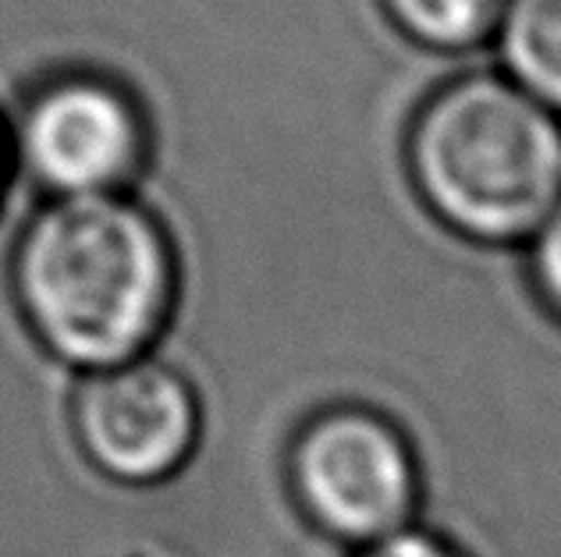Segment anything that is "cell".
<instances>
[{"mask_svg": "<svg viewBox=\"0 0 561 557\" xmlns=\"http://www.w3.org/2000/svg\"><path fill=\"white\" fill-rule=\"evenodd\" d=\"M512 0H380L402 36L431 50H466L501 28Z\"/></svg>", "mask_w": 561, "mask_h": 557, "instance_id": "cell-7", "label": "cell"}, {"mask_svg": "<svg viewBox=\"0 0 561 557\" xmlns=\"http://www.w3.org/2000/svg\"><path fill=\"white\" fill-rule=\"evenodd\" d=\"M405 164L426 210L459 239L529 245L561 207V114L512 76L466 71L423 100Z\"/></svg>", "mask_w": 561, "mask_h": 557, "instance_id": "cell-2", "label": "cell"}, {"mask_svg": "<svg viewBox=\"0 0 561 557\" xmlns=\"http://www.w3.org/2000/svg\"><path fill=\"white\" fill-rule=\"evenodd\" d=\"M71 433L100 476L122 487H157L196 454L203 405L179 365L146 356L79 380Z\"/></svg>", "mask_w": 561, "mask_h": 557, "instance_id": "cell-5", "label": "cell"}, {"mask_svg": "<svg viewBox=\"0 0 561 557\" xmlns=\"http://www.w3.org/2000/svg\"><path fill=\"white\" fill-rule=\"evenodd\" d=\"M8 167H11V131L4 128V121H0V193H4Z\"/></svg>", "mask_w": 561, "mask_h": 557, "instance_id": "cell-10", "label": "cell"}, {"mask_svg": "<svg viewBox=\"0 0 561 557\" xmlns=\"http://www.w3.org/2000/svg\"><path fill=\"white\" fill-rule=\"evenodd\" d=\"M529 277L540 302L554 313V320H561V207L529 239Z\"/></svg>", "mask_w": 561, "mask_h": 557, "instance_id": "cell-8", "label": "cell"}, {"mask_svg": "<svg viewBox=\"0 0 561 557\" xmlns=\"http://www.w3.org/2000/svg\"><path fill=\"white\" fill-rule=\"evenodd\" d=\"M497 39L505 76L561 114V0H512Z\"/></svg>", "mask_w": 561, "mask_h": 557, "instance_id": "cell-6", "label": "cell"}, {"mask_svg": "<svg viewBox=\"0 0 561 557\" xmlns=\"http://www.w3.org/2000/svg\"><path fill=\"white\" fill-rule=\"evenodd\" d=\"M352 557H466V554L455 547L451 539L437 536L431 530H420V525H412V530L383 539V544L363 547Z\"/></svg>", "mask_w": 561, "mask_h": 557, "instance_id": "cell-9", "label": "cell"}, {"mask_svg": "<svg viewBox=\"0 0 561 557\" xmlns=\"http://www.w3.org/2000/svg\"><path fill=\"white\" fill-rule=\"evenodd\" d=\"M11 291L39 348L90 376L153 356L179 302V253L128 193L50 199L14 245Z\"/></svg>", "mask_w": 561, "mask_h": 557, "instance_id": "cell-1", "label": "cell"}, {"mask_svg": "<svg viewBox=\"0 0 561 557\" xmlns=\"http://www.w3.org/2000/svg\"><path fill=\"white\" fill-rule=\"evenodd\" d=\"M288 487L302 519L352 550L416 525L423 476L409 433L370 405H328L288 448Z\"/></svg>", "mask_w": 561, "mask_h": 557, "instance_id": "cell-3", "label": "cell"}, {"mask_svg": "<svg viewBox=\"0 0 561 557\" xmlns=\"http://www.w3.org/2000/svg\"><path fill=\"white\" fill-rule=\"evenodd\" d=\"M11 153L50 199L117 196L146 164L150 128L122 82L68 71L25 100Z\"/></svg>", "mask_w": 561, "mask_h": 557, "instance_id": "cell-4", "label": "cell"}]
</instances>
